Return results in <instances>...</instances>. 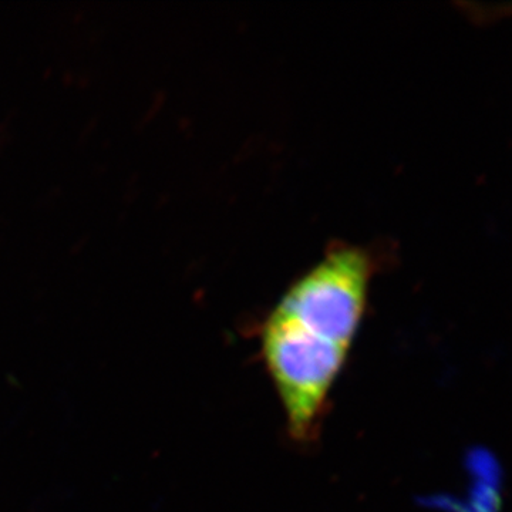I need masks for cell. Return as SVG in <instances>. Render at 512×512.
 Listing matches in <instances>:
<instances>
[{
	"mask_svg": "<svg viewBox=\"0 0 512 512\" xmlns=\"http://www.w3.org/2000/svg\"><path fill=\"white\" fill-rule=\"evenodd\" d=\"M262 355L296 440L311 439L348 350L323 342L298 323L272 312L262 330Z\"/></svg>",
	"mask_w": 512,
	"mask_h": 512,
	"instance_id": "6da1fadb",
	"label": "cell"
},
{
	"mask_svg": "<svg viewBox=\"0 0 512 512\" xmlns=\"http://www.w3.org/2000/svg\"><path fill=\"white\" fill-rule=\"evenodd\" d=\"M369 276L362 251L336 249L288 289L275 312L349 352L365 312Z\"/></svg>",
	"mask_w": 512,
	"mask_h": 512,
	"instance_id": "7a4b0ae2",
	"label": "cell"
}]
</instances>
